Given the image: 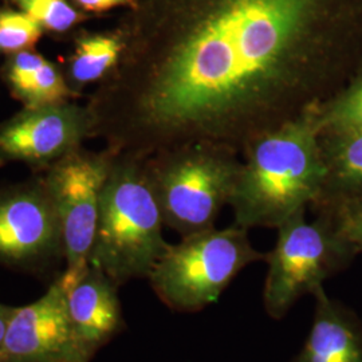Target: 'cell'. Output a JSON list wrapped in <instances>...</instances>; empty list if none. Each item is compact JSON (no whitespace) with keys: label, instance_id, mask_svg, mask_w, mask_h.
Returning a JSON list of instances; mask_svg holds the SVG:
<instances>
[{"label":"cell","instance_id":"1","mask_svg":"<svg viewBox=\"0 0 362 362\" xmlns=\"http://www.w3.org/2000/svg\"><path fill=\"white\" fill-rule=\"evenodd\" d=\"M125 49L88 105L91 136L148 158L242 153L336 95L362 62V0H136Z\"/></svg>","mask_w":362,"mask_h":362},{"label":"cell","instance_id":"2","mask_svg":"<svg viewBox=\"0 0 362 362\" xmlns=\"http://www.w3.org/2000/svg\"><path fill=\"white\" fill-rule=\"evenodd\" d=\"M317 109L262 136L242 153L228 203L233 224L248 231L276 230L317 202L326 179Z\"/></svg>","mask_w":362,"mask_h":362},{"label":"cell","instance_id":"3","mask_svg":"<svg viewBox=\"0 0 362 362\" xmlns=\"http://www.w3.org/2000/svg\"><path fill=\"white\" fill-rule=\"evenodd\" d=\"M164 226L144 160L115 155L100 197L90 266L118 287L148 278L169 246Z\"/></svg>","mask_w":362,"mask_h":362},{"label":"cell","instance_id":"4","mask_svg":"<svg viewBox=\"0 0 362 362\" xmlns=\"http://www.w3.org/2000/svg\"><path fill=\"white\" fill-rule=\"evenodd\" d=\"M165 226L181 238L215 227L228 206L242 156L209 144H191L144 158Z\"/></svg>","mask_w":362,"mask_h":362},{"label":"cell","instance_id":"5","mask_svg":"<svg viewBox=\"0 0 362 362\" xmlns=\"http://www.w3.org/2000/svg\"><path fill=\"white\" fill-rule=\"evenodd\" d=\"M264 259L266 254L252 246L248 230L233 223L169 245L148 279L168 309L197 313L215 303L247 266Z\"/></svg>","mask_w":362,"mask_h":362},{"label":"cell","instance_id":"6","mask_svg":"<svg viewBox=\"0 0 362 362\" xmlns=\"http://www.w3.org/2000/svg\"><path fill=\"white\" fill-rule=\"evenodd\" d=\"M276 231L275 246L264 259L263 306L270 318L281 321L300 298L313 296L358 252L324 212L309 221L306 211H300Z\"/></svg>","mask_w":362,"mask_h":362},{"label":"cell","instance_id":"7","mask_svg":"<svg viewBox=\"0 0 362 362\" xmlns=\"http://www.w3.org/2000/svg\"><path fill=\"white\" fill-rule=\"evenodd\" d=\"M115 155L82 152L79 148L66 155L43 177L55 203L61 221L65 270L55 278L69 291L90 266L95 240L100 197Z\"/></svg>","mask_w":362,"mask_h":362},{"label":"cell","instance_id":"8","mask_svg":"<svg viewBox=\"0 0 362 362\" xmlns=\"http://www.w3.org/2000/svg\"><path fill=\"white\" fill-rule=\"evenodd\" d=\"M64 260L61 221L45 179L0 192V264L47 275Z\"/></svg>","mask_w":362,"mask_h":362},{"label":"cell","instance_id":"9","mask_svg":"<svg viewBox=\"0 0 362 362\" xmlns=\"http://www.w3.org/2000/svg\"><path fill=\"white\" fill-rule=\"evenodd\" d=\"M91 133L93 119L88 106L65 103L25 107L0 125V164H54L78 149Z\"/></svg>","mask_w":362,"mask_h":362},{"label":"cell","instance_id":"10","mask_svg":"<svg viewBox=\"0 0 362 362\" xmlns=\"http://www.w3.org/2000/svg\"><path fill=\"white\" fill-rule=\"evenodd\" d=\"M67 310L66 293L54 279L35 302L15 308L0 362H90Z\"/></svg>","mask_w":362,"mask_h":362},{"label":"cell","instance_id":"11","mask_svg":"<svg viewBox=\"0 0 362 362\" xmlns=\"http://www.w3.org/2000/svg\"><path fill=\"white\" fill-rule=\"evenodd\" d=\"M118 288L103 270L89 266L77 284L66 291L71 326L90 360L125 329Z\"/></svg>","mask_w":362,"mask_h":362},{"label":"cell","instance_id":"12","mask_svg":"<svg viewBox=\"0 0 362 362\" xmlns=\"http://www.w3.org/2000/svg\"><path fill=\"white\" fill-rule=\"evenodd\" d=\"M309 336L290 362H362V321L324 286L315 290Z\"/></svg>","mask_w":362,"mask_h":362},{"label":"cell","instance_id":"13","mask_svg":"<svg viewBox=\"0 0 362 362\" xmlns=\"http://www.w3.org/2000/svg\"><path fill=\"white\" fill-rule=\"evenodd\" d=\"M320 144L326 179L313 212L362 196V129L320 132Z\"/></svg>","mask_w":362,"mask_h":362},{"label":"cell","instance_id":"14","mask_svg":"<svg viewBox=\"0 0 362 362\" xmlns=\"http://www.w3.org/2000/svg\"><path fill=\"white\" fill-rule=\"evenodd\" d=\"M124 49L125 38L118 26L104 33L79 34L67 70L71 89L103 82L116 69Z\"/></svg>","mask_w":362,"mask_h":362},{"label":"cell","instance_id":"15","mask_svg":"<svg viewBox=\"0 0 362 362\" xmlns=\"http://www.w3.org/2000/svg\"><path fill=\"white\" fill-rule=\"evenodd\" d=\"M321 132L362 129V62L349 82L317 109Z\"/></svg>","mask_w":362,"mask_h":362},{"label":"cell","instance_id":"16","mask_svg":"<svg viewBox=\"0 0 362 362\" xmlns=\"http://www.w3.org/2000/svg\"><path fill=\"white\" fill-rule=\"evenodd\" d=\"M18 10L38 22L45 31L66 34L89 19L70 0H8Z\"/></svg>","mask_w":362,"mask_h":362},{"label":"cell","instance_id":"17","mask_svg":"<svg viewBox=\"0 0 362 362\" xmlns=\"http://www.w3.org/2000/svg\"><path fill=\"white\" fill-rule=\"evenodd\" d=\"M73 95V89L59 69L46 61L28 82L18 100L25 107H39L47 105L65 104Z\"/></svg>","mask_w":362,"mask_h":362},{"label":"cell","instance_id":"18","mask_svg":"<svg viewBox=\"0 0 362 362\" xmlns=\"http://www.w3.org/2000/svg\"><path fill=\"white\" fill-rule=\"evenodd\" d=\"M45 30L31 16L11 7H0V54L13 55L33 49Z\"/></svg>","mask_w":362,"mask_h":362},{"label":"cell","instance_id":"19","mask_svg":"<svg viewBox=\"0 0 362 362\" xmlns=\"http://www.w3.org/2000/svg\"><path fill=\"white\" fill-rule=\"evenodd\" d=\"M324 212L330 215L338 230L348 239L351 246L362 252V196L350 199L333 207L314 211V214Z\"/></svg>","mask_w":362,"mask_h":362},{"label":"cell","instance_id":"20","mask_svg":"<svg viewBox=\"0 0 362 362\" xmlns=\"http://www.w3.org/2000/svg\"><path fill=\"white\" fill-rule=\"evenodd\" d=\"M46 61L47 59L43 55L33 50H25L10 55L3 69V76L15 98L25 90L30 79H33Z\"/></svg>","mask_w":362,"mask_h":362},{"label":"cell","instance_id":"21","mask_svg":"<svg viewBox=\"0 0 362 362\" xmlns=\"http://www.w3.org/2000/svg\"><path fill=\"white\" fill-rule=\"evenodd\" d=\"M73 4L81 10L82 13H100L112 11L118 7H125L128 10H133L136 7V0H71Z\"/></svg>","mask_w":362,"mask_h":362},{"label":"cell","instance_id":"22","mask_svg":"<svg viewBox=\"0 0 362 362\" xmlns=\"http://www.w3.org/2000/svg\"><path fill=\"white\" fill-rule=\"evenodd\" d=\"M13 311H15L13 306H7V305L0 303V353L3 349V344L6 339L8 325L13 318Z\"/></svg>","mask_w":362,"mask_h":362}]
</instances>
